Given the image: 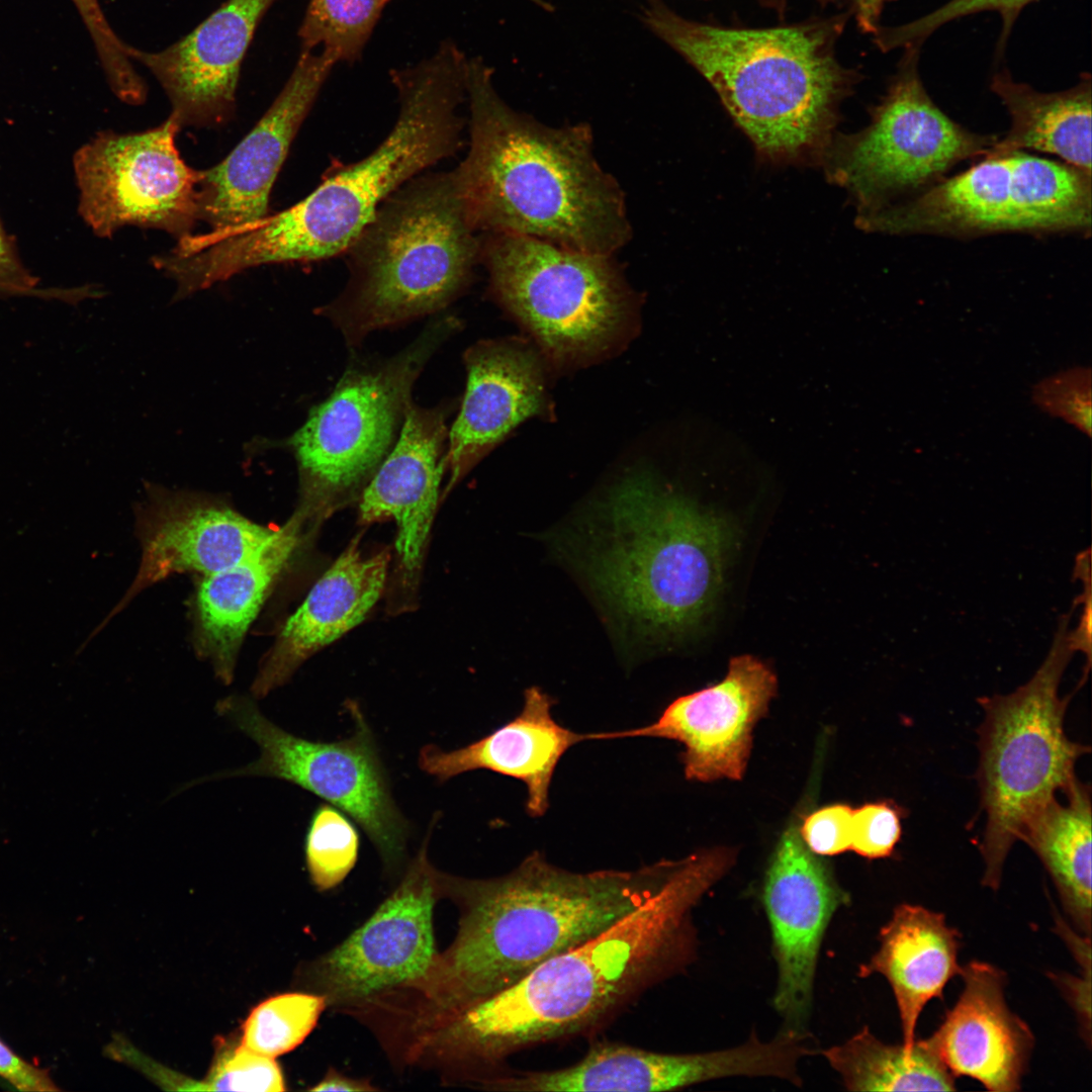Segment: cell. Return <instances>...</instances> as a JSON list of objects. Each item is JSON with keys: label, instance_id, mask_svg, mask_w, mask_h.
<instances>
[{"label": "cell", "instance_id": "4", "mask_svg": "<svg viewBox=\"0 0 1092 1092\" xmlns=\"http://www.w3.org/2000/svg\"><path fill=\"white\" fill-rule=\"evenodd\" d=\"M467 57L451 39L429 58L389 72L399 110L383 142L340 169L304 199L246 230L207 240L204 273L221 282L271 263L308 262L346 252L380 204L462 145Z\"/></svg>", "mask_w": 1092, "mask_h": 1092}, {"label": "cell", "instance_id": "37", "mask_svg": "<svg viewBox=\"0 0 1092 1092\" xmlns=\"http://www.w3.org/2000/svg\"><path fill=\"white\" fill-rule=\"evenodd\" d=\"M1032 1L1034 0H950L913 22L880 30L877 40L884 50L917 47L942 24L962 16L989 10L999 12L1003 19L1004 33L1007 34L1021 9Z\"/></svg>", "mask_w": 1092, "mask_h": 1092}, {"label": "cell", "instance_id": "19", "mask_svg": "<svg viewBox=\"0 0 1092 1092\" xmlns=\"http://www.w3.org/2000/svg\"><path fill=\"white\" fill-rule=\"evenodd\" d=\"M275 0H226L189 34L162 51L128 48L168 96L183 126L209 127L236 110L241 67L255 31Z\"/></svg>", "mask_w": 1092, "mask_h": 1092}, {"label": "cell", "instance_id": "33", "mask_svg": "<svg viewBox=\"0 0 1092 1092\" xmlns=\"http://www.w3.org/2000/svg\"><path fill=\"white\" fill-rule=\"evenodd\" d=\"M327 1007L316 993H284L256 1006L244 1023L242 1045L275 1058L294 1050L314 1028Z\"/></svg>", "mask_w": 1092, "mask_h": 1092}, {"label": "cell", "instance_id": "40", "mask_svg": "<svg viewBox=\"0 0 1092 1092\" xmlns=\"http://www.w3.org/2000/svg\"><path fill=\"white\" fill-rule=\"evenodd\" d=\"M853 809L834 804L814 811L800 827L806 846L815 854L834 855L850 849Z\"/></svg>", "mask_w": 1092, "mask_h": 1092}, {"label": "cell", "instance_id": "41", "mask_svg": "<svg viewBox=\"0 0 1092 1092\" xmlns=\"http://www.w3.org/2000/svg\"><path fill=\"white\" fill-rule=\"evenodd\" d=\"M0 1077L21 1091L58 1090L46 1070L15 1055L2 1040H0Z\"/></svg>", "mask_w": 1092, "mask_h": 1092}, {"label": "cell", "instance_id": "17", "mask_svg": "<svg viewBox=\"0 0 1092 1092\" xmlns=\"http://www.w3.org/2000/svg\"><path fill=\"white\" fill-rule=\"evenodd\" d=\"M846 896L825 863L793 825L783 834L766 871L762 902L768 918L778 979L774 1005L782 1032L806 1036L819 949Z\"/></svg>", "mask_w": 1092, "mask_h": 1092}, {"label": "cell", "instance_id": "1", "mask_svg": "<svg viewBox=\"0 0 1092 1092\" xmlns=\"http://www.w3.org/2000/svg\"><path fill=\"white\" fill-rule=\"evenodd\" d=\"M729 869L709 849L679 863L663 887L589 940L510 988L434 1018L419 1035L425 1066L479 1084L509 1056L598 1026L684 969L695 950L692 911Z\"/></svg>", "mask_w": 1092, "mask_h": 1092}, {"label": "cell", "instance_id": "13", "mask_svg": "<svg viewBox=\"0 0 1092 1092\" xmlns=\"http://www.w3.org/2000/svg\"><path fill=\"white\" fill-rule=\"evenodd\" d=\"M355 729L344 739L311 741L281 729L246 697L232 696L216 711L253 739L256 761L213 778L259 776L289 782L352 817L376 847L388 872L402 863L408 825L392 799L372 731L356 704L349 705ZM211 778V779H213Z\"/></svg>", "mask_w": 1092, "mask_h": 1092}, {"label": "cell", "instance_id": "14", "mask_svg": "<svg viewBox=\"0 0 1092 1092\" xmlns=\"http://www.w3.org/2000/svg\"><path fill=\"white\" fill-rule=\"evenodd\" d=\"M173 115L148 130L102 131L74 156L79 212L94 234L110 238L132 225L177 240L199 220L201 170L181 158Z\"/></svg>", "mask_w": 1092, "mask_h": 1092}, {"label": "cell", "instance_id": "34", "mask_svg": "<svg viewBox=\"0 0 1092 1092\" xmlns=\"http://www.w3.org/2000/svg\"><path fill=\"white\" fill-rule=\"evenodd\" d=\"M358 851L359 835L346 814L332 805L318 806L304 842L306 869L314 887L328 891L340 885L354 868Z\"/></svg>", "mask_w": 1092, "mask_h": 1092}, {"label": "cell", "instance_id": "43", "mask_svg": "<svg viewBox=\"0 0 1092 1092\" xmlns=\"http://www.w3.org/2000/svg\"><path fill=\"white\" fill-rule=\"evenodd\" d=\"M35 285L0 228V290L25 291Z\"/></svg>", "mask_w": 1092, "mask_h": 1092}, {"label": "cell", "instance_id": "44", "mask_svg": "<svg viewBox=\"0 0 1092 1092\" xmlns=\"http://www.w3.org/2000/svg\"><path fill=\"white\" fill-rule=\"evenodd\" d=\"M375 1089L369 1082L350 1078L335 1069H330L324 1078L310 1088L311 1091H371Z\"/></svg>", "mask_w": 1092, "mask_h": 1092}, {"label": "cell", "instance_id": "22", "mask_svg": "<svg viewBox=\"0 0 1092 1092\" xmlns=\"http://www.w3.org/2000/svg\"><path fill=\"white\" fill-rule=\"evenodd\" d=\"M466 389L448 433V493L468 471L525 420L547 405L542 363L518 340L476 343L464 355Z\"/></svg>", "mask_w": 1092, "mask_h": 1092}, {"label": "cell", "instance_id": "27", "mask_svg": "<svg viewBox=\"0 0 1092 1092\" xmlns=\"http://www.w3.org/2000/svg\"><path fill=\"white\" fill-rule=\"evenodd\" d=\"M310 515L299 507L253 553L203 577L196 597L198 648L224 684L232 681L244 636L300 544L304 521Z\"/></svg>", "mask_w": 1092, "mask_h": 1092}, {"label": "cell", "instance_id": "8", "mask_svg": "<svg viewBox=\"0 0 1092 1092\" xmlns=\"http://www.w3.org/2000/svg\"><path fill=\"white\" fill-rule=\"evenodd\" d=\"M1071 613L1061 617L1046 657L1032 677L1008 695L982 697L978 782L986 825L980 849L983 884L997 890L1003 866L1027 821L1058 791L1077 780V759L1090 751L1064 730L1070 696L1060 698L1075 652L1068 639Z\"/></svg>", "mask_w": 1092, "mask_h": 1092}, {"label": "cell", "instance_id": "10", "mask_svg": "<svg viewBox=\"0 0 1092 1092\" xmlns=\"http://www.w3.org/2000/svg\"><path fill=\"white\" fill-rule=\"evenodd\" d=\"M460 323L441 317L396 355L353 364L285 445L297 462L301 507L328 511L362 492L393 448L414 384Z\"/></svg>", "mask_w": 1092, "mask_h": 1092}, {"label": "cell", "instance_id": "28", "mask_svg": "<svg viewBox=\"0 0 1092 1092\" xmlns=\"http://www.w3.org/2000/svg\"><path fill=\"white\" fill-rule=\"evenodd\" d=\"M880 947L859 969V976L881 974L889 982L901 1019L903 1044H914L920 1013L941 998L948 981L960 974L961 934L941 913L902 904L881 929Z\"/></svg>", "mask_w": 1092, "mask_h": 1092}, {"label": "cell", "instance_id": "15", "mask_svg": "<svg viewBox=\"0 0 1092 1092\" xmlns=\"http://www.w3.org/2000/svg\"><path fill=\"white\" fill-rule=\"evenodd\" d=\"M427 841L400 883L375 912L339 945L306 970L312 993L327 1007L356 1011L418 982L437 956L434 906L441 897L439 875Z\"/></svg>", "mask_w": 1092, "mask_h": 1092}, {"label": "cell", "instance_id": "18", "mask_svg": "<svg viewBox=\"0 0 1092 1092\" xmlns=\"http://www.w3.org/2000/svg\"><path fill=\"white\" fill-rule=\"evenodd\" d=\"M336 65L326 52L300 51L256 125L223 161L201 170L199 220L210 225L206 235H233L268 215L271 189L291 143Z\"/></svg>", "mask_w": 1092, "mask_h": 1092}, {"label": "cell", "instance_id": "30", "mask_svg": "<svg viewBox=\"0 0 1092 1092\" xmlns=\"http://www.w3.org/2000/svg\"><path fill=\"white\" fill-rule=\"evenodd\" d=\"M1064 793L1067 802L1053 798L1027 821L1019 839L1036 853L1051 875L1077 929L1090 936V787L1076 780Z\"/></svg>", "mask_w": 1092, "mask_h": 1092}, {"label": "cell", "instance_id": "35", "mask_svg": "<svg viewBox=\"0 0 1092 1092\" xmlns=\"http://www.w3.org/2000/svg\"><path fill=\"white\" fill-rule=\"evenodd\" d=\"M1031 399L1044 414L1066 422L1091 438L1090 367L1075 366L1039 380L1031 389Z\"/></svg>", "mask_w": 1092, "mask_h": 1092}, {"label": "cell", "instance_id": "24", "mask_svg": "<svg viewBox=\"0 0 1092 1092\" xmlns=\"http://www.w3.org/2000/svg\"><path fill=\"white\" fill-rule=\"evenodd\" d=\"M959 975L964 989L927 1039L954 1077L973 1078L989 1091H1018L1034 1037L1006 1004L1005 973L972 961L961 967Z\"/></svg>", "mask_w": 1092, "mask_h": 1092}, {"label": "cell", "instance_id": "36", "mask_svg": "<svg viewBox=\"0 0 1092 1092\" xmlns=\"http://www.w3.org/2000/svg\"><path fill=\"white\" fill-rule=\"evenodd\" d=\"M196 1090L277 1092L285 1090V1082L274 1058L240 1045L218 1056Z\"/></svg>", "mask_w": 1092, "mask_h": 1092}, {"label": "cell", "instance_id": "38", "mask_svg": "<svg viewBox=\"0 0 1092 1092\" xmlns=\"http://www.w3.org/2000/svg\"><path fill=\"white\" fill-rule=\"evenodd\" d=\"M76 5L97 51L107 82L115 94L134 91L142 76L129 57V46L110 27L97 0H72Z\"/></svg>", "mask_w": 1092, "mask_h": 1092}, {"label": "cell", "instance_id": "12", "mask_svg": "<svg viewBox=\"0 0 1092 1092\" xmlns=\"http://www.w3.org/2000/svg\"><path fill=\"white\" fill-rule=\"evenodd\" d=\"M910 47L870 124L848 138L835 175L853 194L858 222L925 190L954 166L984 158L998 136L951 119L928 95Z\"/></svg>", "mask_w": 1092, "mask_h": 1092}, {"label": "cell", "instance_id": "26", "mask_svg": "<svg viewBox=\"0 0 1092 1092\" xmlns=\"http://www.w3.org/2000/svg\"><path fill=\"white\" fill-rule=\"evenodd\" d=\"M553 705L549 695L531 687L514 719L457 749L424 746L419 754L420 768L440 782L476 769L514 778L527 789V813L542 817L549 808L550 786L559 760L570 747L585 741V734L569 730L553 718Z\"/></svg>", "mask_w": 1092, "mask_h": 1092}, {"label": "cell", "instance_id": "16", "mask_svg": "<svg viewBox=\"0 0 1092 1092\" xmlns=\"http://www.w3.org/2000/svg\"><path fill=\"white\" fill-rule=\"evenodd\" d=\"M777 692V677L751 655L731 658L725 677L716 685L678 697L656 721L623 731L586 733V740L654 737L675 740L688 780L738 781L744 776L752 731L767 712Z\"/></svg>", "mask_w": 1092, "mask_h": 1092}, {"label": "cell", "instance_id": "42", "mask_svg": "<svg viewBox=\"0 0 1092 1092\" xmlns=\"http://www.w3.org/2000/svg\"><path fill=\"white\" fill-rule=\"evenodd\" d=\"M1075 574L1084 584V592L1078 599L1084 605L1078 627L1068 631V639L1074 651L1080 650L1087 656V665L1091 664V577L1089 549L1077 556Z\"/></svg>", "mask_w": 1092, "mask_h": 1092}, {"label": "cell", "instance_id": "45", "mask_svg": "<svg viewBox=\"0 0 1092 1092\" xmlns=\"http://www.w3.org/2000/svg\"><path fill=\"white\" fill-rule=\"evenodd\" d=\"M891 0H853L859 26L866 32L877 33L881 12Z\"/></svg>", "mask_w": 1092, "mask_h": 1092}, {"label": "cell", "instance_id": "29", "mask_svg": "<svg viewBox=\"0 0 1092 1092\" xmlns=\"http://www.w3.org/2000/svg\"><path fill=\"white\" fill-rule=\"evenodd\" d=\"M991 90L1006 107L1010 127L984 158L1030 150L1055 155L1061 162L1091 174L1089 75H1083L1068 90L1043 93L1015 82L1009 74L999 73L992 80Z\"/></svg>", "mask_w": 1092, "mask_h": 1092}, {"label": "cell", "instance_id": "23", "mask_svg": "<svg viewBox=\"0 0 1092 1092\" xmlns=\"http://www.w3.org/2000/svg\"><path fill=\"white\" fill-rule=\"evenodd\" d=\"M147 507L141 563L124 601L174 573L220 571L257 550L276 529L191 492L155 488Z\"/></svg>", "mask_w": 1092, "mask_h": 1092}, {"label": "cell", "instance_id": "21", "mask_svg": "<svg viewBox=\"0 0 1092 1092\" xmlns=\"http://www.w3.org/2000/svg\"><path fill=\"white\" fill-rule=\"evenodd\" d=\"M449 411L412 403L393 448L360 494V523H395L398 573L410 588L418 584L438 506Z\"/></svg>", "mask_w": 1092, "mask_h": 1092}, {"label": "cell", "instance_id": "39", "mask_svg": "<svg viewBox=\"0 0 1092 1092\" xmlns=\"http://www.w3.org/2000/svg\"><path fill=\"white\" fill-rule=\"evenodd\" d=\"M902 817V809L891 801L853 809L850 850L870 859L890 856L901 837Z\"/></svg>", "mask_w": 1092, "mask_h": 1092}, {"label": "cell", "instance_id": "9", "mask_svg": "<svg viewBox=\"0 0 1092 1092\" xmlns=\"http://www.w3.org/2000/svg\"><path fill=\"white\" fill-rule=\"evenodd\" d=\"M1092 175L1023 151L983 158L863 219L897 236L1091 235Z\"/></svg>", "mask_w": 1092, "mask_h": 1092}, {"label": "cell", "instance_id": "25", "mask_svg": "<svg viewBox=\"0 0 1092 1092\" xmlns=\"http://www.w3.org/2000/svg\"><path fill=\"white\" fill-rule=\"evenodd\" d=\"M390 554L366 556L355 538L287 619L252 685L264 698L284 685L311 655L358 626L381 597Z\"/></svg>", "mask_w": 1092, "mask_h": 1092}, {"label": "cell", "instance_id": "6", "mask_svg": "<svg viewBox=\"0 0 1092 1092\" xmlns=\"http://www.w3.org/2000/svg\"><path fill=\"white\" fill-rule=\"evenodd\" d=\"M607 502L587 554L595 586L642 635L687 633L723 583L727 524L647 477L623 482Z\"/></svg>", "mask_w": 1092, "mask_h": 1092}, {"label": "cell", "instance_id": "20", "mask_svg": "<svg viewBox=\"0 0 1092 1092\" xmlns=\"http://www.w3.org/2000/svg\"><path fill=\"white\" fill-rule=\"evenodd\" d=\"M768 1068L764 1045L745 1043L716 1052L668 1054L619 1042H598L573 1065L548 1071L498 1073L482 1088L512 1092L676 1090L726 1077H761Z\"/></svg>", "mask_w": 1092, "mask_h": 1092}, {"label": "cell", "instance_id": "2", "mask_svg": "<svg viewBox=\"0 0 1092 1092\" xmlns=\"http://www.w3.org/2000/svg\"><path fill=\"white\" fill-rule=\"evenodd\" d=\"M678 863L578 873L533 851L500 877L466 879L440 872L441 897L459 909L458 929L426 974L399 994L404 1015L424 1022L510 988L639 907Z\"/></svg>", "mask_w": 1092, "mask_h": 1092}, {"label": "cell", "instance_id": "32", "mask_svg": "<svg viewBox=\"0 0 1092 1092\" xmlns=\"http://www.w3.org/2000/svg\"><path fill=\"white\" fill-rule=\"evenodd\" d=\"M390 1L309 0L298 29L300 51L320 48L337 64H355Z\"/></svg>", "mask_w": 1092, "mask_h": 1092}, {"label": "cell", "instance_id": "5", "mask_svg": "<svg viewBox=\"0 0 1092 1092\" xmlns=\"http://www.w3.org/2000/svg\"><path fill=\"white\" fill-rule=\"evenodd\" d=\"M643 18L711 83L761 154L793 159L824 144L849 82L828 25L724 28L688 20L658 1Z\"/></svg>", "mask_w": 1092, "mask_h": 1092}, {"label": "cell", "instance_id": "46", "mask_svg": "<svg viewBox=\"0 0 1092 1092\" xmlns=\"http://www.w3.org/2000/svg\"><path fill=\"white\" fill-rule=\"evenodd\" d=\"M765 1H767V2L768 1L777 2V1H783V0H765Z\"/></svg>", "mask_w": 1092, "mask_h": 1092}, {"label": "cell", "instance_id": "11", "mask_svg": "<svg viewBox=\"0 0 1092 1092\" xmlns=\"http://www.w3.org/2000/svg\"><path fill=\"white\" fill-rule=\"evenodd\" d=\"M486 235L480 257L493 295L548 357L578 362L612 343L629 298L610 255L520 235Z\"/></svg>", "mask_w": 1092, "mask_h": 1092}, {"label": "cell", "instance_id": "3", "mask_svg": "<svg viewBox=\"0 0 1092 1092\" xmlns=\"http://www.w3.org/2000/svg\"><path fill=\"white\" fill-rule=\"evenodd\" d=\"M470 146L456 167L474 230L612 255L630 237L623 192L597 162L588 127L553 128L512 109L492 69L468 58Z\"/></svg>", "mask_w": 1092, "mask_h": 1092}, {"label": "cell", "instance_id": "7", "mask_svg": "<svg viewBox=\"0 0 1092 1092\" xmlns=\"http://www.w3.org/2000/svg\"><path fill=\"white\" fill-rule=\"evenodd\" d=\"M456 172L417 175L390 194L347 249L349 279L323 312L347 344L440 311L467 287L480 242Z\"/></svg>", "mask_w": 1092, "mask_h": 1092}, {"label": "cell", "instance_id": "31", "mask_svg": "<svg viewBox=\"0 0 1092 1092\" xmlns=\"http://www.w3.org/2000/svg\"><path fill=\"white\" fill-rule=\"evenodd\" d=\"M822 1054L851 1091L956 1090V1077L927 1038L910 1048L889 1044L864 1027Z\"/></svg>", "mask_w": 1092, "mask_h": 1092}]
</instances>
